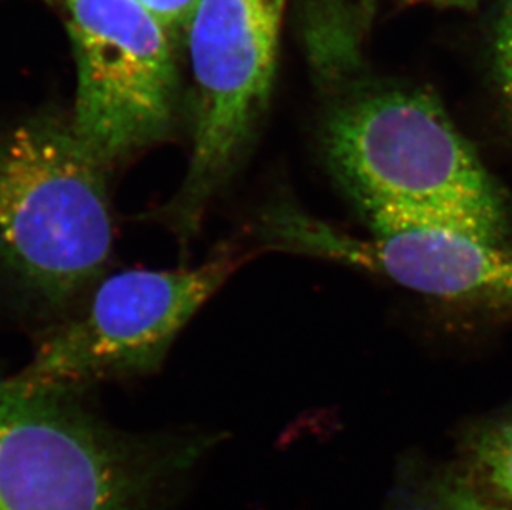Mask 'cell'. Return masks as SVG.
<instances>
[{
    "label": "cell",
    "instance_id": "1",
    "mask_svg": "<svg viewBox=\"0 0 512 510\" xmlns=\"http://www.w3.org/2000/svg\"><path fill=\"white\" fill-rule=\"evenodd\" d=\"M322 150L365 219L431 222L498 244L508 236L503 191L438 98L421 88H353L325 118Z\"/></svg>",
    "mask_w": 512,
    "mask_h": 510
},
{
    "label": "cell",
    "instance_id": "2",
    "mask_svg": "<svg viewBox=\"0 0 512 510\" xmlns=\"http://www.w3.org/2000/svg\"><path fill=\"white\" fill-rule=\"evenodd\" d=\"M108 174L72 118L39 116L0 135V280L27 307L65 317L102 280Z\"/></svg>",
    "mask_w": 512,
    "mask_h": 510
},
{
    "label": "cell",
    "instance_id": "3",
    "mask_svg": "<svg viewBox=\"0 0 512 510\" xmlns=\"http://www.w3.org/2000/svg\"><path fill=\"white\" fill-rule=\"evenodd\" d=\"M204 441L125 433L80 391L0 376V510H155Z\"/></svg>",
    "mask_w": 512,
    "mask_h": 510
},
{
    "label": "cell",
    "instance_id": "4",
    "mask_svg": "<svg viewBox=\"0 0 512 510\" xmlns=\"http://www.w3.org/2000/svg\"><path fill=\"white\" fill-rule=\"evenodd\" d=\"M247 257L236 242H224L193 269L126 270L100 280L10 381L82 393L103 381L155 373L179 332Z\"/></svg>",
    "mask_w": 512,
    "mask_h": 510
},
{
    "label": "cell",
    "instance_id": "5",
    "mask_svg": "<svg viewBox=\"0 0 512 510\" xmlns=\"http://www.w3.org/2000/svg\"><path fill=\"white\" fill-rule=\"evenodd\" d=\"M282 10L274 0H199L189 22L198 87L193 150L178 191L143 219L188 244L249 153L271 97Z\"/></svg>",
    "mask_w": 512,
    "mask_h": 510
},
{
    "label": "cell",
    "instance_id": "6",
    "mask_svg": "<svg viewBox=\"0 0 512 510\" xmlns=\"http://www.w3.org/2000/svg\"><path fill=\"white\" fill-rule=\"evenodd\" d=\"M67 4L78 73L73 130L112 171L173 133V53L165 27L136 0Z\"/></svg>",
    "mask_w": 512,
    "mask_h": 510
},
{
    "label": "cell",
    "instance_id": "7",
    "mask_svg": "<svg viewBox=\"0 0 512 510\" xmlns=\"http://www.w3.org/2000/svg\"><path fill=\"white\" fill-rule=\"evenodd\" d=\"M370 239L317 221L287 201L262 209L266 249L319 255L368 269L436 299L512 305V249L451 227L401 217H368Z\"/></svg>",
    "mask_w": 512,
    "mask_h": 510
},
{
    "label": "cell",
    "instance_id": "8",
    "mask_svg": "<svg viewBox=\"0 0 512 510\" xmlns=\"http://www.w3.org/2000/svg\"><path fill=\"white\" fill-rule=\"evenodd\" d=\"M466 458L476 481L512 507V411L489 419L469 434Z\"/></svg>",
    "mask_w": 512,
    "mask_h": 510
},
{
    "label": "cell",
    "instance_id": "9",
    "mask_svg": "<svg viewBox=\"0 0 512 510\" xmlns=\"http://www.w3.org/2000/svg\"><path fill=\"white\" fill-rule=\"evenodd\" d=\"M494 75L512 115V0H506L494 32Z\"/></svg>",
    "mask_w": 512,
    "mask_h": 510
},
{
    "label": "cell",
    "instance_id": "10",
    "mask_svg": "<svg viewBox=\"0 0 512 510\" xmlns=\"http://www.w3.org/2000/svg\"><path fill=\"white\" fill-rule=\"evenodd\" d=\"M143 5L165 29L189 24L199 0H136Z\"/></svg>",
    "mask_w": 512,
    "mask_h": 510
},
{
    "label": "cell",
    "instance_id": "11",
    "mask_svg": "<svg viewBox=\"0 0 512 510\" xmlns=\"http://www.w3.org/2000/svg\"><path fill=\"white\" fill-rule=\"evenodd\" d=\"M423 510H503L496 507H488L476 501V497L463 496V494H451L446 501L441 502L440 507L430 506Z\"/></svg>",
    "mask_w": 512,
    "mask_h": 510
},
{
    "label": "cell",
    "instance_id": "12",
    "mask_svg": "<svg viewBox=\"0 0 512 510\" xmlns=\"http://www.w3.org/2000/svg\"><path fill=\"white\" fill-rule=\"evenodd\" d=\"M406 4H438L448 7H459V9H471L478 4V0H403Z\"/></svg>",
    "mask_w": 512,
    "mask_h": 510
},
{
    "label": "cell",
    "instance_id": "13",
    "mask_svg": "<svg viewBox=\"0 0 512 510\" xmlns=\"http://www.w3.org/2000/svg\"><path fill=\"white\" fill-rule=\"evenodd\" d=\"M358 10H360V19L363 20V24H370V20L375 15V9H377V0H358Z\"/></svg>",
    "mask_w": 512,
    "mask_h": 510
},
{
    "label": "cell",
    "instance_id": "14",
    "mask_svg": "<svg viewBox=\"0 0 512 510\" xmlns=\"http://www.w3.org/2000/svg\"><path fill=\"white\" fill-rule=\"evenodd\" d=\"M274 4H276L279 9L284 10L285 0H274Z\"/></svg>",
    "mask_w": 512,
    "mask_h": 510
}]
</instances>
